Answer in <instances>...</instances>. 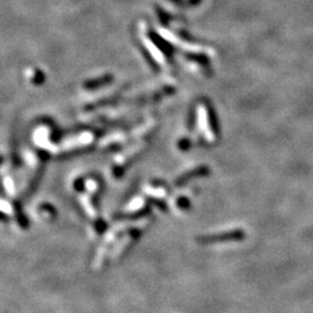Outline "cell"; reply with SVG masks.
Listing matches in <instances>:
<instances>
[{"label": "cell", "mask_w": 313, "mask_h": 313, "mask_svg": "<svg viewBox=\"0 0 313 313\" xmlns=\"http://www.w3.org/2000/svg\"><path fill=\"white\" fill-rule=\"evenodd\" d=\"M244 238V233L242 231H235L226 233L222 236H215L210 238H203L201 242L203 243H215V242H225V240H240Z\"/></svg>", "instance_id": "cell-1"}]
</instances>
